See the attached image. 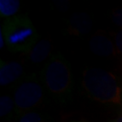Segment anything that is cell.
I'll list each match as a JSON object with an SVG mask.
<instances>
[{
  "instance_id": "cell-4",
  "label": "cell",
  "mask_w": 122,
  "mask_h": 122,
  "mask_svg": "<svg viewBox=\"0 0 122 122\" xmlns=\"http://www.w3.org/2000/svg\"><path fill=\"white\" fill-rule=\"evenodd\" d=\"M13 98L15 104V112L19 116L32 111V109L42 103L44 100V89L35 74L25 79L15 88Z\"/></svg>"
},
{
  "instance_id": "cell-11",
  "label": "cell",
  "mask_w": 122,
  "mask_h": 122,
  "mask_svg": "<svg viewBox=\"0 0 122 122\" xmlns=\"http://www.w3.org/2000/svg\"><path fill=\"white\" fill-rule=\"evenodd\" d=\"M18 122H48V120L43 114L32 110L21 115Z\"/></svg>"
},
{
  "instance_id": "cell-15",
  "label": "cell",
  "mask_w": 122,
  "mask_h": 122,
  "mask_svg": "<svg viewBox=\"0 0 122 122\" xmlns=\"http://www.w3.org/2000/svg\"><path fill=\"white\" fill-rule=\"evenodd\" d=\"M112 122H122V115H120L119 117H118V118H116V119Z\"/></svg>"
},
{
  "instance_id": "cell-12",
  "label": "cell",
  "mask_w": 122,
  "mask_h": 122,
  "mask_svg": "<svg viewBox=\"0 0 122 122\" xmlns=\"http://www.w3.org/2000/svg\"><path fill=\"white\" fill-rule=\"evenodd\" d=\"M112 22L118 26L122 27V9L114 12L112 15Z\"/></svg>"
},
{
  "instance_id": "cell-2",
  "label": "cell",
  "mask_w": 122,
  "mask_h": 122,
  "mask_svg": "<svg viewBox=\"0 0 122 122\" xmlns=\"http://www.w3.org/2000/svg\"><path fill=\"white\" fill-rule=\"evenodd\" d=\"M42 79L49 92L60 100H66L72 90V77L69 63L60 53L49 57L42 71Z\"/></svg>"
},
{
  "instance_id": "cell-7",
  "label": "cell",
  "mask_w": 122,
  "mask_h": 122,
  "mask_svg": "<svg viewBox=\"0 0 122 122\" xmlns=\"http://www.w3.org/2000/svg\"><path fill=\"white\" fill-rule=\"evenodd\" d=\"M92 27V20L86 13H75L70 19V30L76 35H84Z\"/></svg>"
},
{
  "instance_id": "cell-6",
  "label": "cell",
  "mask_w": 122,
  "mask_h": 122,
  "mask_svg": "<svg viewBox=\"0 0 122 122\" xmlns=\"http://www.w3.org/2000/svg\"><path fill=\"white\" fill-rule=\"evenodd\" d=\"M90 49L98 56H110L115 54V46L111 40L102 34H97L90 40Z\"/></svg>"
},
{
  "instance_id": "cell-14",
  "label": "cell",
  "mask_w": 122,
  "mask_h": 122,
  "mask_svg": "<svg viewBox=\"0 0 122 122\" xmlns=\"http://www.w3.org/2000/svg\"><path fill=\"white\" fill-rule=\"evenodd\" d=\"M3 35H4V33H3L2 29H1V30H0V48H3L4 45L5 44V37H3Z\"/></svg>"
},
{
  "instance_id": "cell-5",
  "label": "cell",
  "mask_w": 122,
  "mask_h": 122,
  "mask_svg": "<svg viewBox=\"0 0 122 122\" xmlns=\"http://www.w3.org/2000/svg\"><path fill=\"white\" fill-rule=\"evenodd\" d=\"M24 74V68L17 61L0 62V84L6 86L18 81Z\"/></svg>"
},
{
  "instance_id": "cell-1",
  "label": "cell",
  "mask_w": 122,
  "mask_h": 122,
  "mask_svg": "<svg viewBox=\"0 0 122 122\" xmlns=\"http://www.w3.org/2000/svg\"><path fill=\"white\" fill-rule=\"evenodd\" d=\"M82 86L89 97L105 104H119L121 89L115 75L101 68L92 67L83 73Z\"/></svg>"
},
{
  "instance_id": "cell-10",
  "label": "cell",
  "mask_w": 122,
  "mask_h": 122,
  "mask_svg": "<svg viewBox=\"0 0 122 122\" xmlns=\"http://www.w3.org/2000/svg\"><path fill=\"white\" fill-rule=\"evenodd\" d=\"M15 111V104L14 98L10 95H3L0 98V116L6 117Z\"/></svg>"
},
{
  "instance_id": "cell-8",
  "label": "cell",
  "mask_w": 122,
  "mask_h": 122,
  "mask_svg": "<svg viewBox=\"0 0 122 122\" xmlns=\"http://www.w3.org/2000/svg\"><path fill=\"white\" fill-rule=\"evenodd\" d=\"M52 45L50 41L46 39L39 40L29 52V58L32 62L40 63L45 61L51 53Z\"/></svg>"
},
{
  "instance_id": "cell-3",
  "label": "cell",
  "mask_w": 122,
  "mask_h": 122,
  "mask_svg": "<svg viewBox=\"0 0 122 122\" xmlns=\"http://www.w3.org/2000/svg\"><path fill=\"white\" fill-rule=\"evenodd\" d=\"M1 29L5 44L12 52H30L38 42L37 31L25 15H15L5 19Z\"/></svg>"
},
{
  "instance_id": "cell-13",
  "label": "cell",
  "mask_w": 122,
  "mask_h": 122,
  "mask_svg": "<svg viewBox=\"0 0 122 122\" xmlns=\"http://www.w3.org/2000/svg\"><path fill=\"white\" fill-rule=\"evenodd\" d=\"M115 44L116 48L122 54V30L118 32V34L115 36Z\"/></svg>"
},
{
  "instance_id": "cell-9",
  "label": "cell",
  "mask_w": 122,
  "mask_h": 122,
  "mask_svg": "<svg viewBox=\"0 0 122 122\" xmlns=\"http://www.w3.org/2000/svg\"><path fill=\"white\" fill-rule=\"evenodd\" d=\"M20 8L18 0H1L0 1V15L2 17L11 18L15 16Z\"/></svg>"
}]
</instances>
